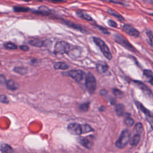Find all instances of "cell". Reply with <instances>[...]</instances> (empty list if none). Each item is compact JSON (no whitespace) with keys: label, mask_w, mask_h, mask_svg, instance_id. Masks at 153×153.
Segmentation results:
<instances>
[{"label":"cell","mask_w":153,"mask_h":153,"mask_svg":"<svg viewBox=\"0 0 153 153\" xmlns=\"http://www.w3.org/2000/svg\"><path fill=\"white\" fill-rule=\"evenodd\" d=\"M82 133H89L93 130V128L90 125H88L87 124H82Z\"/></svg>","instance_id":"cell-28"},{"label":"cell","mask_w":153,"mask_h":153,"mask_svg":"<svg viewBox=\"0 0 153 153\" xmlns=\"http://www.w3.org/2000/svg\"><path fill=\"white\" fill-rule=\"evenodd\" d=\"M124 110H125V107H124V105H123L121 103H119L116 105L115 112L118 116H119V117L123 116L124 113Z\"/></svg>","instance_id":"cell-19"},{"label":"cell","mask_w":153,"mask_h":153,"mask_svg":"<svg viewBox=\"0 0 153 153\" xmlns=\"http://www.w3.org/2000/svg\"><path fill=\"white\" fill-rule=\"evenodd\" d=\"M135 103H136V105L137 107V108L142 113L144 114V115H145V117L146 118V120L150 124V126H151L152 129L153 130V114L151 112H150L148 109H146L145 107H144L142 103H140V102H136Z\"/></svg>","instance_id":"cell-4"},{"label":"cell","mask_w":153,"mask_h":153,"mask_svg":"<svg viewBox=\"0 0 153 153\" xmlns=\"http://www.w3.org/2000/svg\"><path fill=\"white\" fill-rule=\"evenodd\" d=\"M115 40L118 44H120L121 45H122L124 48H127V50L133 51V52L136 51L134 47L123 36L118 35V34H116L115 35Z\"/></svg>","instance_id":"cell-6"},{"label":"cell","mask_w":153,"mask_h":153,"mask_svg":"<svg viewBox=\"0 0 153 153\" xmlns=\"http://www.w3.org/2000/svg\"><path fill=\"white\" fill-rule=\"evenodd\" d=\"M70 50V45L66 41H59L54 46V53L57 54L67 53Z\"/></svg>","instance_id":"cell-5"},{"label":"cell","mask_w":153,"mask_h":153,"mask_svg":"<svg viewBox=\"0 0 153 153\" xmlns=\"http://www.w3.org/2000/svg\"><path fill=\"white\" fill-rule=\"evenodd\" d=\"M54 68L56 69H62V70H65L66 69L69 68V65L65 63V62H55L53 65Z\"/></svg>","instance_id":"cell-16"},{"label":"cell","mask_w":153,"mask_h":153,"mask_svg":"<svg viewBox=\"0 0 153 153\" xmlns=\"http://www.w3.org/2000/svg\"><path fill=\"white\" fill-rule=\"evenodd\" d=\"M29 44H30L32 46L37 47H41L43 45V41L39 39H33L29 41Z\"/></svg>","instance_id":"cell-23"},{"label":"cell","mask_w":153,"mask_h":153,"mask_svg":"<svg viewBox=\"0 0 153 153\" xmlns=\"http://www.w3.org/2000/svg\"><path fill=\"white\" fill-rule=\"evenodd\" d=\"M112 92H113L114 94L116 96H120L123 94V93L120 90H118L117 88H114L112 90Z\"/></svg>","instance_id":"cell-33"},{"label":"cell","mask_w":153,"mask_h":153,"mask_svg":"<svg viewBox=\"0 0 153 153\" xmlns=\"http://www.w3.org/2000/svg\"><path fill=\"white\" fill-rule=\"evenodd\" d=\"M93 40L94 42V43L99 47L105 57L107 59L111 60L112 59V54L108 47L106 45L105 42L98 37H93Z\"/></svg>","instance_id":"cell-2"},{"label":"cell","mask_w":153,"mask_h":153,"mask_svg":"<svg viewBox=\"0 0 153 153\" xmlns=\"http://www.w3.org/2000/svg\"><path fill=\"white\" fill-rule=\"evenodd\" d=\"M22 1H26V2H28V1H30V0H22Z\"/></svg>","instance_id":"cell-41"},{"label":"cell","mask_w":153,"mask_h":153,"mask_svg":"<svg viewBox=\"0 0 153 153\" xmlns=\"http://www.w3.org/2000/svg\"><path fill=\"white\" fill-rule=\"evenodd\" d=\"M85 87L90 94L94 93L96 89V80L90 72H88L85 76Z\"/></svg>","instance_id":"cell-3"},{"label":"cell","mask_w":153,"mask_h":153,"mask_svg":"<svg viewBox=\"0 0 153 153\" xmlns=\"http://www.w3.org/2000/svg\"><path fill=\"white\" fill-rule=\"evenodd\" d=\"M54 3H56V2H65V0H48Z\"/></svg>","instance_id":"cell-38"},{"label":"cell","mask_w":153,"mask_h":153,"mask_svg":"<svg viewBox=\"0 0 153 153\" xmlns=\"http://www.w3.org/2000/svg\"><path fill=\"white\" fill-rule=\"evenodd\" d=\"M140 140V134H134V136L131 138L130 139V143L131 146H136L137 145L139 141Z\"/></svg>","instance_id":"cell-20"},{"label":"cell","mask_w":153,"mask_h":153,"mask_svg":"<svg viewBox=\"0 0 153 153\" xmlns=\"http://www.w3.org/2000/svg\"><path fill=\"white\" fill-rule=\"evenodd\" d=\"M76 14L79 17H80L81 19H83L88 20V21L92 20V18L91 17V16L82 11H77L76 12Z\"/></svg>","instance_id":"cell-21"},{"label":"cell","mask_w":153,"mask_h":153,"mask_svg":"<svg viewBox=\"0 0 153 153\" xmlns=\"http://www.w3.org/2000/svg\"><path fill=\"white\" fill-rule=\"evenodd\" d=\"M0 102L4 103H8V99L7 97L5 95H1L0 96Z\"/></svg>","instance_id":"cell-32"},{"label":"cell","mask_w":153,"mask_h":153,"mask_svg":"<svg viewBox=\"0 0 153 153\" xmlns=\"http://www.w3.org/2000/svg\"><path fill=\"white\" fill-rule=\"evenodd\" d=\"M13 10L16 12H27V11H29L30 9L26 7L16 6L13 7Z\"/></svg>","instance_id":"cell-27"},{"label":"cell","mask_w":153,"mask_h":153,"mask_svg":"<svg viewBox=\"0 0 153 153\" xmlns=\"http://www.w3.org/2000/svg\"><path fill=\"white\" fill-rule=\"evenodd\" d=\"M97 27L99 29V30H101L102 32H103V33H104V34H109V33L108 30L106 29H105V27H103L100 26H97Z\"/></svg>","instance_id":"cell-35"},{"label":"cell","mask_w":153,"mask_h":153,"mask_svg":"<svg viewBox=\"0 0 153 153\" xmlns=\"http://www.w3.org/2000/svg\"><path fill=\"white\" fill-rule=\"evenodd\" d=\"M36 13L44 16H48L50 14H51V11L48 7L45 6H41L38 8V10L36 11Z\"/></svg>","instance_id":"cell-14"},{"label":"cell","mask_w":153,"mask_h":153,"mask_svg":"<svg viewBox=\"0 0 153 153\" xmlns=\"http://www.w3.org/2000/svg\"><path fill=\"white\" fill-rule=\"evenodd\" d=\"M151 15H152V16H153V14H151Z\"/></svg>","instance_id":"cell-42"},{"label":"cell","mask_w":153,"mask_h":153,"mask_svg":"<svg viewBox=\"0 0 153 153\" xmlns=\"http://www.w3.org/2000/svg\"><path fill=\"white\" fill-rule=\"evenodd\" d=\"M123 30L128 35H130L131 36H133L135 38H137L139 36V35H140L139 32L130 25H128V24L124 25L123 27Z\"/></svg>","instance_id":"cell-9"},{"label":"cell","mask_w":153,"mask_h":153,"mask_svg":"<svg viewBox=\"0 0 153 153\" xmlns=\"http://www.w3.org/2000/svg\"><path fill=\"white\" fill-rule=\"evenodd\" d=\"M5 82H6L5 77L2 75H0V84H4V83H5Z\"/></svg>","instance_id":"cell-36"},{"label":"cell","mask_w":153,"mask_h":153,"mask_svg":"<svg viewBox=\"0 0 153 153\" xmlns=\"http://www.w3.org/2000/svg\"><path fill=\"white\" fill-rule=\"evenodd\" d=\"M19 48H20V50H23L24 51H27L29 50V47L27 45H24L20 46Z\"/></svg>","instance_id":"cell-37"},{"label":"cell","mask_w":153,"mask_h":153,"mask_svg":"<svg viewBox=\"0 0 153 153\" xmlns=\"http://www.w3.org/2000/svg\"><path fill=\"white\" fill-rule=\"evenodd\" d=\"M134 82L137 87H138L139 88H140L143 91L151 93V90H149V88L142 82L139 81H134Z\"/></svg>","instance_id":"cell-18"},{"label":"cell","mask_w":153,"mask_h":153,"mask_svg":"<svg viewBox=\"0 0 153 153\" xmlns=\"http://www.w3.org/2000/svg\"><path fill=\"white\" fill-rule=\"evenodd\" d=\"M4 46L5 48L10 49V50H15V49H17V48L16 45H15L14 44H13V42H5L4 44Z\"/></svg>","instance_id":"cell-29"},{"label":"cell","mask_w":153,"mask_h":153,"mask_svg":"<svg viewBox=\"0 0 153 153\" xmlns=\"http://www.w3.org/2000/svg\"><path fill=\"white\" fill-rule=\"evenodd\" d=\"M65 75L71 77L77 82H80L84 78V72L81 70L75 69L69 71L66 74H65Z\"/></svg>","instance_id":"cell-7"},{"label":"cell","mask_w":153,"mask_h":153,"mask_svg":"<svg viewBox=\"0 0 153 153\" xmlns=\"http://www.w3.org/2000/svg\"><path fill=\"white\" fill-rule=\"evenodd\" d=\"M124 123L126 126L128 127H131L134 124V120L133 119L128 115V116H126L124 118Z\"/></svg>","instance_id":"cell-26"},{"label":"cell","mask_w":153,"mask_h":153,"mask_svg":"<svg viewBox=\"0 0 153 153\" xmlns=\"http://www.w3.org/2000/svg\"><path fill=\"white\" fill-rule=\"evenodd\" d=\"M0 151L2 152H13L14 151L11 146L7 143H1L0 144Z\"/></svg>","instance_id":"cell-15"},{"label":"cell","mask_w":153,"mask_h":153,"mask_svg":"<svg viewBox=\"0 0 153 153\" xmlns=\"http://www.w3.org/2000/svg\"><path fill=\"white\" fill-rule=\"evenodd\" d=\"M107 93V91L105 90H100V94L102 96H104L105 94Z\"/></svg>","instance_id":"cell-40"},{"label":"cell","mask_w":153,"mask_h":153,"mask_svg":"<svg viewBox=\"0 0 153 153\" xmlns=\"http://www.w3.org/2000/svg\"><path fill=\"white\" fill-rule=\"evenodd\" d=\"M143 75L151 85H153V73L151 70L145 69L143 71Z\"/></svg>","instance_id":"cell-13"},{"label":"cell","mask_w":153,"mask_h":153,"mask_svg":"<svg viewBox=\"0 0 153 153\" xmlns=\"http://www.w3.org/2000/svg\"><path fill=\"white\" fill-rule=\"evenodd\" d=\"M147 35L149 38V42H150V44L153 47V34L151 32L149 31V32H147Z\"/></svg>","instance_id":"cell-31"},{"label":"cell","mask_w":153,"mask_h":153,"mask_svg":"<svg viewBox=\"0 0 153 153\" xmlns=\"http://www.w3.org/2000/svg\"><path fill=\"white\" fill-rule=\"evenodd\" d=\"M143 130V126L142 123H137L134 128V134H140L141 133V132Z\"/></svg>","instance_id":"cell-25"},{"label":"cell","mask_w":153,"mask_h":153,"mask_svg":"<svg viewBox=\"0 0 153 153\" xmlns=\"http://www.w3.org/2000/svg\"><path fill=\"white\" fill-rule=\"evenodd\" d=\"M14 71L20 75H24L27 73V68L25 67H16L14 68Z\"/></svg>","instance_id":"cell-24"},{"label":"cell","mask_w":153,"mask_h":153,"mask_svg":"<svg viewBox=\"0 0 153 153\" xmlns=\"http://www.w3.org/2000/svg\"><path fill=\"white\" fill-rule=\"evenodd\" d=\"M130 139V131L127 129L122 131L120 137L115 142V146L118 148H123L128 143Z\"/></svg>","instance_id":"cell-1"},{"label":"cell","mask_w":153,"mask_h":153,"mask_svg":"<svg viewBox=\"0 0 153 153\" xmlns=\"http://www.w3.org/2000/svg\"><path fill=\"white\" fill-rule=\"evenodd\" d=\"M0 64H1V62H0Z\"/></svg>","instance_id":"cell-43"},{"label":"cell","mask_w":153,"mask_h":153,"mask_svg":"<svg viewBox=\"0 0 153 153\" xmlns=\"http://www.w3.org/2000/svg\"><path fill=\"white\" fill-rule=\"evenodd\" d=\"M79 142L81 145L87 149H90L93 146V143L86 137H80L79 139Z\"/></svg>","instance_id":"cell-12"},{"label":"cell","mask_w":153,"mask_h":153,"mask_svg":"<svg viewBox=\"0 0 153 153\" xmlns=\"http://www.w3.org/2000/svg\"><path fill=\"white\" fill-rule=\"evenodd\" d=\"M68 131L72 134L75 135H79L82 133V124H79L78 123H71L68 126Z\"/></svg>","instance_id":"cell-8"},{"label":"cell","mask_w":153,"mask_h":153,"mask_svg":"<svg viewBox=\"0 0 153 153\" xmlns=\"http://www.w3.org/2000/svg\"><path fill=\"white\" fill-rule=\"evenodd\" d=\"M107 12H108L109 14H110L111 15L114 16L115 18H117V19L119 21H120V22H123V21L124 20L123 17L121 15H120L119 13H118L117 12H116L115 11H114V10H113L108 9V10H107Z\"/></svg>","instance_id":"cell-22"},{"label":"cell","mask_w":153,"mask_h":153,"mask_svg":"<svg viewBox=\"0 0 153 153\" xmlns=\"http://www.w3.org/2000/svg\"><path fill=\"white\" fill-rule=\"evenodd\" d=\"M96 69L100 73L105 72L108 69V66L105 63H97L96 64Z\"/></svg>","instance_id":"cell-17"},{"label":"cell","mask_w":153,"mask_h":153,"mask_svg":"<svg viewBox=\"0 0 153 153\" xmlns=\"http://www.w3.org/2000/svg\"><path fill=\"white\" fill-rule=\"evenodd\" d=\"M5 85H6V87H7L8 89H9L10 90H12V91H14V90L18 89V88L19 87L17 82H16V81H14L13 80H11V79L6 81Z\"/></svg>","instance_id":"cell-11"},{"label":"cell","mask_w":153,"mask_h":153,"mask_svg":"<svg viewBox=\"0 0 153 153\" xmlns=\"http://www.w3.org/2000/svg\"><path fill=\"white\" fill-rule=\"evenodd\" d=\"M64 23L65 25H66L67 26H68L69 27H72L74 29H76V30H78L81 32H83V33H88L87 30H85L83 27H82L81 25H79L78 24H76V23H72L70 21H66L65 20L64 21Z\"/></svg>","instance_id":"cell-10"},{"label":"cell","mask_w":153,"mask_h":153,"mask_svg":"<svg viewBox=\"0 0 153 153\" xmlns=\"http://www.w3.org/2000/svg\"><path fill=\"white\" fill-rule=\"evenodd\" d=\"M143 2L147 3V4H153V0H142Z\"/></svg>","instance_id":"cell-39"},{"label":"cell","mask_w":153,"mask_h":153,"mask_svg":"<svg viewBox=\"0 0 153 153\" xmlns=\"http://www.w3.org/2000/svg\"><path fill=\"white\" fill-rule=\"evenodd\" d=\"M108 23L110 26H111L112 27H117V26H118L117 23L112 20H109L108 22Z\"/></svg>","instance_id":"cell-34"},{"label":"cell","mask_w":153,"mask_h":153,"mask_svg":"<svg viewBox=\"0 0 153 153\" xmlns=\"http://www.w3.org/2000/svg\"><path fill=\"white\" fill-rule=\"evenodd\" d=\"M89 108V103L87 102V103H84L82 104H81L79 106V109H80V111H82V112H86L88 111Z\"/></svg>","instance_id":"cell-30"}]
</instances>
